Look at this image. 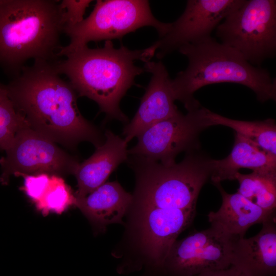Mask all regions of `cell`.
<instances>
[{"label": "cell", "instance_id": "cell-23", "mask_svg": "<svg viewBox=\"0 0 276 276\" xmlns=\"http://www.w3.org/2000/svg\"><path fill=\"white\" fill-rule=\"evenodd\" d=\"M51 175L47 173L26 175L24 177L23 191L35 204L42 197L50 180Z\"/></svg>", "mask_w": 276, "mask_h": 276}, {"label": "cell", "instance_id": "cell-16", "mask_svg": "<svg viewBox=\"0 0 276 276\" xmlns=\"http://www.w3.org/2000/svg\"><path fill=\"white\" fill-rule=\"evenodd\" d=\"M214 185L221 195L222 204L217 211L210 212L208 217L211 226L223 233L237 239L244 238L250 227L275 215V212L264 210L238 192L226 193L220 183Z\"/></svg>", "mask_w": 276, "mask_h": 276}, {"label": "cell", "instance_id": "cell-6", "mask_svg": "<svg viewBox=\"0 0 276 276\" xmlns=\"http://www.w3.org/2000/svg\"><path fill=\"white\" fill-rule=\"evenodd\" d=\"M171 25L154 16L148 1L98 0L87 18L76 25L64 26V33L70 41L61 48L57 56H66L90 41L120 39L146 26L154 28L161 38L169 31Z\"/></svg>", "mask_w": 276, "mask_h": 276}, {"label": "cell", "instance_id": "cell-19", "mask_svg": "<svg viewBox=\"0 0 276 276\" xmlns=\"http://www.w3.org/2000/svg\"><path fill=\"white\" fill-rule=\"evenodd\" d=\"M205 127L223 125L234 129L236 133L250 140L261 149L276 155V124L274 119L245 121L231 119L204 108Z\"/></svg>", "mask_w": 276, "mask_h": 276}, {"label": "cell", "instance_id": "cell-24", "mask_svg": "<svg viewBox=\"0 0 276 276\" xmlns=\"http://www.w3.org/2000/svg\"><path fill=\"white\" fill-rule=\"evenodd\" d=\"M92 1L63 0L60 6L63 9V20L65 26L76 25L83 19L86 9Z\"/></svg>", "mask_w": 276, "mask_h": 276}, {"label": "cell", "instance_id": "cell-4", "mask_svg": "<svg viewBox=\"0 0 276 276\" xmlns=\"http://www.w3.org/2000/svg\"><path fill=\"white\" fill-rule=\"evenodd\" d=\"M178 51L188 60L186 68L172 80L176 100L187 109L199 103L194 94L210 84L228 82L251 89L261 102L276 100V80L269 72L249 63L234 49L210 37L183 45Z\"/></svg>", "mask_w": 276, "mask_h": 276}, {"label": "cell", "instance_id": "cell-1", "mask_svg": "<svg viewBox=\"0 0 276 276\" xmlns=\"http://www.w3.org/2000/svg\"><path fill=\"white\" fill-rule=\"evenodd\" d=\"M60 75L54 62L35 60L5 86L16 110L33 130L71 149L82 142L101 146L102 132L81 114L76 92Z\"/></svg>", "mask_w": 276, "mask_h": 276}, {"label": "cell", "instance_id": "cell-5", "mask_svg": "<svg viewBox=\"0 0 276 276\" xmlns=\"http://www.w3.org/2000/svg\"><path fill=\"white\" fill-rule=\"evenodd\" d=\"M210 159L196 150L187 152L180 162L170 164L129 155L126 162L135 177L131 204L196 209L200 190L210 178Z\"/></svg>", "mask_w": 276, "mask_h": 276}, {"label": "cell", "instance_id": "cell-18", "mask_svg": "<svg viewBox=\"0 0 276 276\" xmlns=\"http://www.w3.org/2000/svg\"><path fill=\"white\" fill-rule=\"evenodd\" d=\"M210 178L214 184L234 180L239 170L255 172L276 171V155L259 147L250 140L236 133L230 154L221 159H210Z\"/></svg>", "mask_w": 276, "mask_h": 276}, {"label": "cell", "instance_id": "cell-15", "mask_svg": "<svg viewBox=\"0 0 276 276\" xmlns=\"http://www.w3.org/2000/svg\"><path fill=\"white\" fill-rule=\"evenodd\" d=\"M231 265L246 276H276L275 215L262 223L256 235L236 241Z\"/></svg>", "mask_w": 276, "mask_h": 276}, {"label": "cell", "instance_id": "cell-25", "mask_svg": "<svg viewBox=\"0 0 276 276\" xmlns=\"http://www.w3.org/2000/svg\"><path fill=\"white\" fill-rule=\"evenodd\" d=\"M196 276H246L236 267L231 265L229 267L214 271L202 273Z\"/></svg>", "mask_w": 276, "mask_h": 276}, {"label": "cell", "instance_id": "cell-21", "mask_svg": "<svg viewBox=\"0 0 276 276\" xmlns=\"http://www.w3.org/2000/svg\"><path fill=\"white\" fill-rule=\"evenodd\" d=\"M75 194L63 178L51 175L46 190L35 205L42 215L46 216L50 212L61 214L71 205H75Z\"/></svg>", "mask_w": 276, "mask_h": 276}, {"label": "cell", "instance_id": "cell-7", "mask_svg": "<svg viewBox=\"0 0 276 276\" xmlns=\"http://www.w3.org/2000/svg\"><path fill=\"white\" fill-rule=\"evenodd\" d=\"M215 30L221 43L261 67L276 54V1L244 0Z\"/></svg>", "mask_w": 276, "mask_h": 276}, {"label": "cell", "instance_id": "cell-10", "mask_svg": "<svg viewBox=\"0 0 276 276\" xmlns=\"http://www.w3.org/2000/svg\"><path fill=\"white\" fill-rule=\"evenodd\" d=\"M196 209L146 206L128 225V234L137 254L158 273L178 235L192 223Z\"/></svg>", "mask_w": 276, "mask_h": 276}, {"label": "cell", "instance_id": "cell-22", "mask_svg": "<svg viewBox=\"0 0 276 276\" xmlns=\"http://www.w3.org/2000/svg\"><path fill=\"white\" fill-rule=\"evenodd\" d=\"M27 126V122L10 99L5 85L0 83V150L6 151L17 132Z\"/></svg>", "mask_w": 276, "mask_h": 276}, {"label": "cell", "instance_id": "cell-13", "mask_svg": "<svg viewBox=\"0 0 276 276\" xmlns=\"http://www.w3.org/2000/svg\"><path fill=\"white\" fill-rule=\"evenodd\" d=\"M144 67L152 76L137 111L123 128L124 139L127 143L149 127L180 111L174 103L176 99L172 79L165 65L160 61H149Z\"/></svg>", "mask_w": 276, "mask_h": 276}, {"label": "cell", "instance_id": "cell-2", "mask_svg": "<svg viewBox=\"0 0 276 276\" xmlns=\"http://www.w3.org/2000/svg\"><path fill=\"white\" fill-rule=\"evenodd\" d=\"M155 53L150 47L131 50L121 45L117 49L111 40H106L102 48L85 46L68 54L65 59L56 61L54 66L60 75L68 78L78 97L96 102L107 119L127 123L120 102L134 84L135 78L146 72L134 62L150 61Z\"/></svg>", "mask_w": 276, "mask_h": 276}, {"label": "cell", "instance_id": "cell-8", "mask_svg": "<svg viewBox=\"0 0 276 276\" xmlns=\"http://www.w3.org/2000/svg\"><path fill=\"white\" fill-rule=\"evenodd\" d=\"M5 151L6 156L0 158V182L3 185H7L12 175H74L80 163L56 143L29 126L17 132Z\"/></svg>", "mask_w": 276, "mask_h": 276}, {"label": "cell", "instance_id": "cell-12", "mask_svg": "<svg viewBox=\"0 0 276 276\" xmlns=\"http://www.w3.org/2000/svg\"><path fill=\"white\" fill-rule=\"evenodd\" d=\"M244 0H189L168 33L151 46L161 59L181 47L203 41Z\"/></svg>", "mask_w": 276, "mask_h": 276}, {"label": "cell", "instance_id": "cell-14", "mask_svg": "<svg viewBox=\"0 0 276 276\" xmlns=\"http://www.w3.org/2000/svg\"><path fill=\"white\" fill-rule=\"evenodd\" d=\"M104 143L95 152L79 163L74 175L77 181L76 198H83L105 182L108 177L128 158L127 143L124 139L107 129Z\"/></svg>", "mask_w": 276, "mask_h": 276}, {"label": "cell", "instance_id": "cell-11", "mask_svg": "<svg viewBox=\"0 0 276 276\" xmlns=\"http://www.w3.org/2000/svg\"><path fill=\"white\" fill-rule=\"evenodd\" d=\"M203 108L200 105L185 114L179 111L149 127L136 137L137 143L128 150V155L170 164L180 153L198 150L199 134L205 129Z\"/></svg>", "mask_w": 276, "mask_h": 276}, {"label": "cell", "instance_id": "cell-3", "mask_svg": "<svg viewBox=\"0 0 276 276\" xmlns=\"http://www.w3.org/2000/svg\"><path fill=\"white\" fill-rule=\"evenodd\" d=\"M58 2L0 0V66L13 78L29 59L58 60L65 26Z\"/></svg>", "mask_w": 276, "mask_h": 276}, {"label": "cell", "instance_id": "cell-17", "mask_svg": "<svg viewBox=\"0 0 276 276\" xmlns=\"http://www.w3.org/2000/svg\"><path fill=\"white\" fill-rule=\"evenodd\" d=\"M132 199L117 181L105 182L87 196L76 198L75 205L99 231L113 223H122Z\"/></svg>", "mask_w": 276, "mask_h": 276}, {"label": "cell", "instance_id": "cell-20", "mask_svg": "<svg viewBox=\"0 0 276 276\" xmlns=\"http://www.w3.org/2000/svg\"><path fill=\"white\" fill-rule=\"evenodd\" d=\"M237 192L265 211L274 212L276 208V171L237 172Z\"/></svg>", "mask_w": 276, "mask_h": 276}, {"label": "cell", "instance_id": "cell-9", "mask_svg": "<svg viewBox=\"0 0 276 276\" xmlns=\"http://www.w3.org/2000/svg\"><path fill=\"white\" fill-rule=\"evenodd\" d=\"M238 239L211 226L195 231L174 242L158 273L160 276H196L227 268L232 264Z\"/></svg>", "mask_w": 276, "mask_h": 276}]
</instances>
